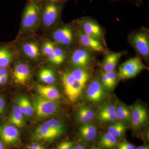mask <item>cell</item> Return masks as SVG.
<instances>
[{
    "instance_id": "6da1fadb",
    "label": "cell",
    "mask_w": 149,
    "mask_h": 149,
    "mask_svg": "<svg viewBox=\"0 0 149 149\" xmlns=\"http://www.w3.org/2000/svg\"><path fill=\"white\" fill-rule=\"evenodd\" d=\"M64 130L65 125L61 120L52 118L38 126L32 137L37 141H52L61 136Z\"/></svg>"
},
{
    "instance_id": "7a4b0ae2",
    "label": "cell",
    "mask_w": 149,
    "mask_h": 149,
    "mask_svg": "<svg viewBox=\"0 0 149 149\" xmlns=\"http://www.w3.org/2000/svg\"><path fill=\"white\" fill-rule=\"evenodd\" d=\"M41 0H32L26 4L22 17L21 30L24 32L34 31L41 22Z\"/></svg>"
},
{
    "instance_id": "3957f363",
    "label": "cell",
    "mask_w": 149,
    "mask_h": 149,
    "mask_svg": "<svg viewBox=\"0 0 149 149\" xmlns=\"http://www.w3.org/2000/svg\"><path fill=\"white\" fill-rule=\"evenodd\" d=\"M65 1L52 2L41 0V21L45 27H52L57 20Z\"/></svg>"
},
{
    "instance_id": "277c9868",
    "label": "cell",
    "mask_w": 149,
    "mask_h": 149,
    "mask_svg": "<svg viewBox=\"0 0 149 149\" xmlns=\"http://www.w3.org/2000/svg\"><path fill=\"white\" fill-rule=\"evenodd\" d=\"M32 104L36 116L39 118L49 117L58 110V105L56 102L47 100L40 95L34 97Z\"/></svg>"
},
{
    "instance_id": "5b68a950",
    "label": "cell",
    "mask_w": 149,
    "mask_h": 149,
    "mask_svg": "<svg viewBox=\"0 0 149 149\" xmlns=\"http://www.w3.org/2000/svg\"><path fill=\"white\" fill-rule=\"evenodd\" d=\"M146 68L141 59L138 57L132 58L120 65L118 75L120 79H129L135 77Z\"/></svg>"
},
{
    "instance_id": "8992f818",
    "label": "cell",
    "mask_w": 149,
    "mask_h": 149,
    "mask_svg": "<svg viewBox=\"0 0 149 149\" xmlns=\"http://www.w3.org/2000/svg\"><path fill=\"white\" fill-rule=\"evenodd\" d=\"M0 141L5 146H13L19 141V132L15 126L6 123L1 127Z\"/></svg>"
},
{
    "instance_id": "52a82bcc",
    "label": "cell",
    "mask_w": 149,
    "mask_h": 149,
    "mask_svg": "<svg viewBox=\"0 0 149 149\" xmlns=\"http://www.w3.org/2000/svg\"><path fill=\"white\" fill-rule=\"evenodd\" d=\"M86 97L88 100L94 103L102 101L106 97L104 87L98 79H95L89 85L86 90Z\"/></svg>"
},
{
    "instance_id": "ba28073f",
    "label": "cell",
    "mask_w": 149,
    "mask_h": 149,
    "mask_svg": "<svg viewBox=\"0 0 149 149\" xmlns=\"http://www.w3.org/2000/svg\"><path fill=\"white\" fill-rule=\"evenodd\" d=\"M148 119V113L143 106L137 103L132 107L130 123L133 128H140L146 123Z\"/></svg>"
},
{
    "instance_id": "9c48e42d",
    "label": "cell",
    "mask_w": 149,
    "mask_h": 149,
    "mask_svg": "<svg viewBox=\"0 0 149 149\" xmlns=\"http://www.w3.org/2000/svg\"><path fill=\"white\" fill-rule=\"evenodd\" d=\"M132 43L135 49L144 57L148 56L149 42L148 36L144 32L136 33L132 37Z\"/></svg>"
},
{
    "instance_id": "30bf717a",
    "label": "cell",
    "mask_w": 149,
    "mask_h": 149,
    "mask_svg": "<svg viewBox=\"0 0 149 149\" xmlns=\"http://www.w3.org/2000/svg\"><path fill=\"white\" fill-rule=\"evenodd\" d=\"M13 76L15 83L19 85H24L31 77L29 66L23 63H17L14 69Z\"/></svg>"
},
{
    "instance_id": "8fae6325",
    "label": "cell",
    "mask_w": 149,
    "mask_h": 149,
    "mask_svg": "<svg viewBox=\"0 0 149 149\" xmlns=\"http://www.w3.org/2000/svg\"><path fill=\"white\" fill-rule=\"evenodd\" d=\"M36 89L39 95L47 100L56 102L60 99V93L55 86L49 85H37Z\"/></svg>"
},
{
    "instance_id": "7c38bea8",
    "label": "cell",
    "mask_w": 149,
    "mask_h": 149,
    "mask_svg": "<svg viewBox=\"0 0 149 149\" xmlns=\"http://www.w3.org/2000/svg\"><path fill=\"white\" fill-rule=\"evenodd\" d=\"M53 38L57 43L63 45H68L72 42L73 34L69 27H64L57 29L53 34Z\"/></svg>"
},
{
    "instance_id": "4fadbf2b",
    "label": "cell",
    "mask_w": 149,
    "mask_h": 149,
    "mask_svg": "<svg viewBox=\"0 0 149 149\" xmlns=\"http://www.w3.org/2000/svg\"><path fill=\"white\" fill-rule=\"evenodd\" d=\"M91 60V56L88 51L83 49H78L74 51L71 56V61L74 66L83 68L88 65Z\"/></svg>"
},
{
    "instance_id": "5bb4252c",
    "label": "cell",
    "mask_w": 149,
    "mask_h": 149,
    "mask_svg": "<svg viewBox=\"0 0 149 149\" xmlns=\"http://www.w3.org/2000/svg\"><path fill=\"white\" fill-rule=\"evenodd\" d=\"M79 33L80 42L85 47L95 52H104V49L103 46L97 39L86 35L82 31H80Z\"/></svg>"
},
{
    "instance_id": "9a60e30c",
    "label": "cell",
    "mask_w": 149,
    "mask_h": 149,
    "mask_svg": "<svg viewBox=\"0 0 149 149\" xmlns=\"http://www.w3.org/2000/svg\"><path fill=\"white\" fill-rule=\"evenodd\" d=\"M116 106L114 104H107L99 110L98 113L99 120L104 123L115 121L117 119L116 115Z\"/></svg>"
},
{
    "instance_id": "2e32d148",
    "label": "cell",
    "mask_w": 149,
    "mask_h": 149,
    "mask_svg": "<svg viewBox=\"0 0 149 149\" xmlns=\"http://www.w3.org/2000/svg\"><path fill=\"white\" fill-rule=\"evenodd\" d=\"M82 22L81 27L83 32L86 35L97 39L102 37L103 32L101 28L97 24L88 19L83 20Z\"/></svg>"
},
{
    "instance_id": "e0dca14e",
    "label": "cell",
    "mask_w": 149,
    "mask_h": 149,
    "mask_svg": "<svg viewBox=\"0 0 149 149\" xmlns=\"http://www.w3.org/2000/svg\"><path fill=\"white\" fill-rule=\"evenodd\" d=\"M97 128L92 123H85L79 128V134L84 141H91L95 139L97 136Z\"/></svg>"
},
{
    "instance_id": "ac0fdd59",
    "label": "cell",
    "mask_w": 149,
    "mask_h": 149,
    "mask_svg": "<svg viewBox=\"0 0 149 149\" xmlns=\"http://www.w3.org/2000/svg\"><path fill=\"white\" fill-rule=\"evenodd\" d=\"M121 56L120 52H112L107 54L102 64L104 72L114 70Z\"/></svg>"
},
{
    "instance_id": "d6986e66",
    "label": "cell",
    "mask_w": 149,
    "mask_h": 149,
    "mask_svg": "<svg viewBox=\"0 0 149 149\" xmlns=\"http://www.w3.org/2000/svg\"><path fill=\"white\" fill-rule=\"evenodd\" d=\"M95 116V113L93 109L88 106H83L77 109L76 118L79 122L87 123L93 120Z\"/></svg>"
},
{
    "instance_id": "ffe728a7",
    "label": "cell",
    "mask_w": 149,
    "mask_h": 149,
    "mask_svg": "<svg viewBox=\"0 0 149 149\" xmlns=\"http://www.w3.org/2000/svg\"><path fill=\"white\" fill-rule=\"evenodd\" d=\"M13 53L7 45H0V68L8 67L13 59Z\"/></svg>"
},
{
    "instance_id": "44dd1931",
    "label": "cell",
    "mask_w": 149,
    "mask_h": 149,
    "mask_svg": "<svg viewBox=\"0 0 149 149\" xmlns=\"http://www.w3.org/2000/svg\"><path fill=\"white\" fill-rule=\"evenodd\" d=\"M23 116L18 106L15 105L13 107L9 121L10 123L15 127L22 128L25 124Z\"/></svg>"
},
{
    "instance_id": "7402d4cb",
    "label": "cell",
    "mask_w": 149,
    "mask_h": 149,
    "mask_svg": "<svg viewBox=\"0 0 149 149\" xmlns=\"http://www.w3.org/2000/svg\"><path fill=\"white\" fill-rule=\"evenodd\" d=\"M22 50L25 55L32 60H37L40 56V50L37 44L27 42L22 45Z\"/></svg>"
},
{
    "instance_id": "603a6c76",
    "label": "cell",
    "mask_w": 149,
    "mask_h": 149,
    "mask_svg": "<svg viewBox=\"0 0 149 149\" xmlns=\"http://www.w3.org/2000/svg\"><path fill=\"white\" fill-rule=\"evenodd\" d=\"M117 138L108 133H104L101 136L100 146L102 148L113 149L117 145Z\"/></svg>"
},
{
    "instance_id": "cb8c5ba5",
    "label": "cell",
    "mask_w": 149,
    "mask_h": 149,
    "mask_svg": "<svg viewBox=\"0 0 149 149\" xmlns=\"http://www.w3.org/2000/svg\"><path fill=\"white\" fill-rule=\"evenodd\" d=\"M40 80L43 83L51 85L55 82L56 76L52 70L49 68H43L39 74Z\"/></svg>"
},
{
    "instance_id": "d4e9b609",
    "label": "cell",
    "mask_w": 149,
    "mask_h": 149,
    "mask_svg": "<svg viewBox=\"0 0 149 149\" xmlns=\"http://www.w3.org/2000/svg\"><path fill=\"white\" fill-rule=\"evenodd\" d=\"M116 118L119 120L128 122L131 121V111L123 104H118L116 107Z\"/></svg>"
},
{
    "instance_id": "484cf974",
    "label": "cell",
    "mask_w": 149,
    "mask_h": 149,
    "mask_svg": "<svg viewBox=\"0 0 149 149\" xmlns=\"http://www.w3.org/2000/svg\"><path fill=\"white\" fill-rule=\"evenodd\" d=\"M127 126L123 123L117 122L111 125L107 129V133L113 135L116 138H121L124 135Z\"/></svg>"
},
{
    "instance_id": "4316f807",
    "label": "cell",
    "mask_w": 149,
    "mask_h": 149,
    "mask_svg": "<svg viewBox=\"0 0 149 149\" xmlns=\"http://www.w3.org/2000/svg\"><path fill=\"white\" fill-rule=\"evenodd\" d=\"M49 61L56 65H59L64 61V53L61 48L55 47L53 54L48 56Z\"/></svg>"
},
{
    "instance_id": "83f0119b",
    "label": "cell",
    "mask_w": 149,
    "mask_h": 149,
    "mask_svg": "<svg viewBox=\"0 0 149 149\" xmlns=\"http://www.w3.org/2000/svg\"><path fill=\"white\" fill-rule=\"evenodd\" d=\"M75 80L85 85L89 79L88 72L82 68H77L70 72Z\"/></svg>"
},
{
    "instance_id": "f1b7e54d",
    "label": "cell",
    "mask_w": 149,
    "mask_h": 149,
    "mask_svg": "<svg viewBox=\"0 0 149 149\" xmlns=\"http://www.w3.org/2000/svg\"><path fill=\"white\" fill-rule=\"evenodd\" d=\"M61 79L65 93L72 87L76 81L70 72L63 73L61 75Z\"/></svg>"
},
{
    "instance_id": "f546056e",
    "label": "cell",
    "mask_w": 149,
    "mask_h": 149,
    "mask_svg": "<svg viewBox=\"0 0 149 149\" xmlns=\"http://www.w3.org/2000/svg\"><path fill=\"white\" fill-rule=\"evenodd\" d=\"M54 45L50 42H46L43 44L42 47V53L44 56H49L53 54L54 51Z\"/></svg>"
},
{
    "instance_id": "4dcf8cb0",
    "label": "cell",
    "mask_w": 149,
    "mask_h": 149,
    "mask_svg": "<svg viewBox=\"0 0 149 149\" xmlns=\"http://www.w3.org/2000/svg\"><path fill=\"white\" fill-rule=\"evenodd\" d=\"M101 76L102 84L104 88L109 91L112 90L115 87L112 84L110 80L108 79L103 71H102L101 72Z\"/></svg>"
},
{
    "instance_id": "1f68e13d",
    "label": "cell",
    "mask_w": 149,
    "mask_h": 149,
    "mask_svg": "<svg viewBox=\"0 0 149 149\" xmlns=\"http://www.w3.org/2000/svg\"><path fill=\"white\" fill-rule=\"evenodd\" d=\"M25 97L24 96H20L17 98V105L19 108L22 113L24 116V117H27V112H26V106H25Z\"/></svg>"
},
{
    "instance_id": "d6a6232c",
    "label": "cell",
    "mask_w": 149,
    "mask_h": 149,
    "mask_svg": "<svg viewBox=\"0 0 149 149\" xmlns=\"http://www.w3.org/2000/svg\"><path fill=\"white\" fill-rule=\"evenodd\" d=\"M104 72L108 79L110 80L112 84L115 87L117 83L118 77L117 73L114 70H112V71H108V72Z\"/></svg>"
},
{
    "instance_id": "836d02e7",
    "label": "cell",
    "mask_w": 149,
    "mask_h": 149,
    "mask_svg": "<svg viewBox=\"0 0 149 149\" xmlns=\"http://www.w3.org/2000/svg\"><path fill=\"white\" fill-rule=\"evenodd\" d=\"M25 103L27 117H31L34 113V108L29 99L26 97H25Z\"/></svg>"
},
{
    "instance_id": "e575fe53",
    "label": "cell",
    "mask_w": 149,
    "mask_h": 149,
    "mask_svg": "<svg viewBox=\"0 0 149 149\" xmlns=\"http://www.w3.org/2000/svg\"><path fill=\"white\" fill-rule=\"evenodd\" d=\"M73 144L71 141H64L61 143L56 149H72Z\"/></svg>"
},
{
    "instance_id": "d590c367",
    "label": "cell",
    "mask_w": 149,
    "mask_h": 149,
    "mask_svg": "<svg viewBox=\"0 0 149 149\" xmlns=\"http://www.w3.org/2000/svg\"><path fill=\"white\" fill-rule=\"evenodd\" d=\"M6 108V102L4 97L0 95V117L2 116Z\"/></svg>"
},
{
    "instance_id": "8d00e7d4",
    "label": "cell",
    "mask_w": 149,
    "mask_h": 149,
    "mask_svg": "<svg viewBox=\"0 0 149 149\" xmlns=\"http://www.w3.org/2000/svg\"><path fill=\"white\" fill-rule=\"evenodd\" d=\"M118 149H136L135 147L132 144L126 142H123L118 146Z\"/></svg>"
},
{
    "instance_id": "74e56055",
    "label": "cell",
    "mask_w": 149,
    "mask_h": 149,
    "mask_svg": "<svg viewBox=\"0 0 149 149\" xmlns=\"http://www.w3.org/2000/svg\"><path fill=\"white\" fill-rule=\"evenodd\" d=\"M27 149H46L42 145L39 143H34L27 146Z\"/></svg>"
},
{
    "instance_id": "f35d334b",
    "label": "cell",
    "mask_w": 149,
    "mask_h": 149,
    "mask_svg": "<svg viewBox=\"0 0 149 149\" xmlns=\"http://www.w3.org/2000/svg\"><path fill=\"white\" fill-rule=\"evenodd\" d=\"M9 77V74L0 77V87L4 86L8 83Z\"/></svg>"
},
{
    "instance_id": "ab89813d",
    "label": "cell",
    "mask_w": 149,
    "mask_h": 149,
    "mask_svg": "<svg viewBox=\"0 0 149 149\" xmlns=\"http://www.w3.org/2000/svg\"><path fill=\"white\" fill-rule=\"evenodd\" d=\"M72 149H86L85 147L81 145H78Z\"/></svg>"
},
{
    "instance_id": "60d3db41",
    "label": "cell",
    "mask_w": 149,
    "mask_h": 149,
    "mask_svg": "<svg viewBox=\"0 0 149 149\" xmlns=\"http://www.w3.org/2000/svg\"><path fill=\"white\" fill-rule=\"evenodd\" d=\"M6 146L0 141V149H5Z\"/></svg>"
},
{
    "instance_id": "b9f144b4",
    "label": "cell",
    "mask_w": 149,
    "mask_h": 149,
    "mask_svg": "<svg viewBox=\"0 0 149 149\" xmlns=\"http://www.w3.org/2000/svg\"><path fill=\"white\" fill-rule=\"evenodd\" d=\"M45 1H49L52 2H62L66 1L67 0H45Z\"/></svg>"
},
{
    "instance_id": "7bdbcfd3",
    "label": "cell",
    "mask_w": 149,
    "mask_h": 149,
    "mask_svg": "<svg viewBox=\"0 0 149 149\" xmlns=\"http://www.w3.org/2000/svg\"><path fill=\"white\" fill-rule=\"evenodd\" d=\"M136 149H149L148 147L145 146H139Z\"/></svg>"
},
{
    "instance_id": "ee69618b",
    "label": "cell",
    "mask_w": 149,
    "mask_h": 149,
    "mask_svg": "<svg viewBox=\"0 0 149 149\" xmlns=\"http://www.w3.org/2000/svg\"><path fill=\"white\" fill-rule=\"evenodd\" d=\"M92 149H100L99 148H95H95H92Z\"/></svg>"
},
{
    "instance_id": "f6af8a7d",
    "label": "cell",
    "mask_w": 149,
    "mask_h": 149,
    "mask_svg": "<svg viewBox=\"0 0 149 149\" xmlns=\"http://www.w3.org/2000/svg\"><path fill=\"white\" fill-rule=\"evenodd\" d=\"M28 1H32V0H28Z\"/></svg>"
},
{
    "instance_id": "bcb514c9",
    "label": "cell",
    "mask_w": 149,
    "mask_h": 149,
    "mask_svg": "<svg viewBox=\"0 0 149 149\" xmlns=\"http://www.w3.org/2000/svg\"><path fill=\"white\" fill-rule=\"evenodd\" d=\"M0 131H1V126H0Z\"/></svg>"
}]
</instances>
